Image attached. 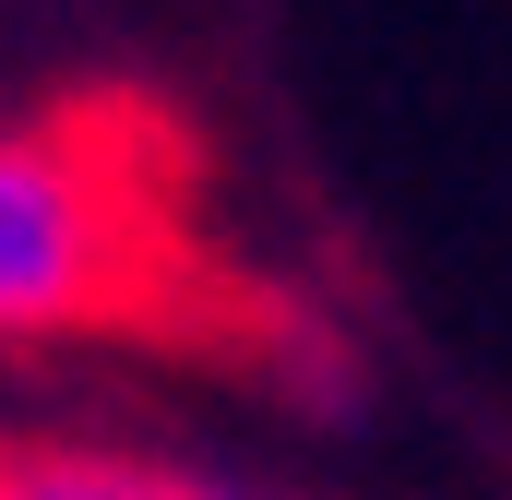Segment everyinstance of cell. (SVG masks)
I'll list each match as a JSON object with an SVG mask.
<instances>
[{"mask_svg":"<svg viewBox=\"0 0 512 500\" xmlns=\"http://www.w3.org/2000/svg\"><path fill=\"white\" fill-rule=\"evenodd\" d=\"M143 274H155V191L120 120L60 108L0 131V346L120 322Z\"/></svg>","mask_w":512,"mask_h":500,"instance_id":"obj_1","label":"cell"},{"mask_svg":"<svg viewBox=\"0 0 512 500\" xmlns=\"http://www.w3.org/2000/svg\"><path fill=\"white\" fill-rule=\"evenodd\" d=\"M0 500H251L227 477H191V465H155V453H84V441H36V453H0Z\"/></svg>","mask_w":512,"mask_h":500,"instance_id":"obj_2","label":"cell"}]
</instances>
